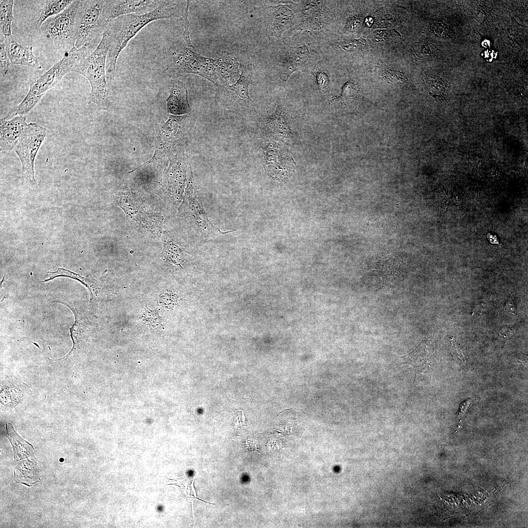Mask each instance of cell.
Wrapping results in <instances>:
<instances>
[{
    "instance_id": "6da1fadb",
    "label": "cell",
    "mask_w": 528,
    "mask_h": 528,
    "mask_svg": "<svg viewBox=\"0 0 528 528\" xmlns=\"http://www.w3.org/2000/svg\"><path fill=\"white\" fill-rule=\"evenodd\" d=\"M190 0H162L160 4L148 12L142 14H129L111 21L105 30L109 44L106 60V75L114 79L116 65L121 51L129 42L146 25L154 21L178 18L182 19Z\"/></svg>"
},
{
    "instance_id": "7a4b0ae2",
    "label": "cell",
    "mask_w": 528,
    "mask_h": 528,
    "mask_svg": "<svg viewBox=\"0 0 528 528\" xmlns=\"http://www.w3.org/2000/svg\"><path fill=\"white\" fill-rule=\"evenodd\" d=\"M167 70L170 73H192L217 85H228L239 79L240 65L228 54L214 59L202 56L180 42H174L167 51Z\"/></svg>"
},
{
    "instance_id": "3957f363",
    "label": "cell",
    "mask_w": 528,
    "mask_h": 528,
    "mask_svg": "<svg viewBox=\"0 0 528 528\" xmlns=\"http://www.w3.org/2000/svg\"><path fill=\"white\" fill-rule=\"evenodd\" d=\"M96 48L80 60L72 71L86 77L91 86L89 102L106 110L110 106L106 81V60L109 49L108 35L104 31Z\"/></svg>"
},
{
    "instance_id": "277c9868",
    "label": "cell",
    "mask_w": 528,
    "mask_h": 528,
    "mask_svg": "<svg viewBox=\"0 0 528 528\" xmlns=\"http://www.w3.org/2000/svg\"><path fill=\"white\" fill-rule=\"evenodd\" d=\"M191 179L186 189L180 213L187 224L194 242L203 244L211 239L234 231V230L221 231L209 220Z\"/></svg>"
},
{
    "instance_id": "5b68a950",
    "label": "cell",
    "mask_w": 528,
    "mask_h": 528,
    "mask_svg": "<svg viewBox=\"0 0 528 528\" xmlns=\"http://www.w3.org/2000/svg\"><path fill=\"white\" fill-rule=\"evenodd\" d=\"M106 0H80L75 47L87 44L95 45L110 23L105 8Z\"/></svg>"
},
{
    "instance_id": "8992f818",
    "label": "cell",
    "mask_w": 528,
    "mask_h": 528,
    "mask_svg": "<svg viewBox=\"0 0 528 528\" xmlns=\"http://www.w3.org/2000/svg\"><path fill=\"white\" fill-rule=\"evenodd\" d=\"M94 46L87 44L79 48L75 46L65 52L62 59L30 85L28 92L42 98L67 73L72 71L76 64L92 51Z\"/></svg>"
},
{
    "instance_id": "52a82bcc",
    "label": "cell",
    "mask_w": 528,
    "mask_h": 528,
    "mask_svg": "<svg viewBox=\"0 0 528 528\" xmlns=\"http://www.w3.org/2000/svg\"><path fill=\"white\" fill-rule=\"evenodd\" d=\"M6 429L17 467L16 471H14V481L30 486L40 481L34 448L16 433L10 423L6 424Z\"/></svg>"
},
{
    "instance_id": "ba28073f",
    "label": "cell",
    "mask_w": 528,
    "mask_h": 528,
    "mask_svg": "<svg viewBox=\"0 0 528 528\" xmlns=\"http://www.w3.org/2000/svg\"><path fill=\"white\" fill-rule=\"evenodd\" d=\"M80 0L74 1L64 10L47 19L40 28L47 38L61 44L75 46Z\"/></svg>"
},
{
    "instance_id": "9c48e42d",
    "label": "cell",
    "mask_w": 528,
    "mask_h": 528,
    "mask_svg": "<svg viewBox=\"0 0 528 528\" xmlns=\"http://www.w3.org/2000/svg\"><path fill=\"white\" fill-rule=\"evenodd\" d=\"M47 134L45 128L35 123H30L13 150L21 162L23 176L33 183H36L34 177L36 156Z\"/></svg>"
},
{
    "instance_id": "30bf717a",
    "label": "cell",
    "mask_w": 528,
    "mask_h": 528,
    "mask_svg": "<svg viewBox=\"0 0 528 528\" xmlns=\"http://www.w3.org/2000/svg\"><path fill=\"white\" fill-rule=\"evenodd\" d=\"M161 1L156 0H106V17L110 22L121 16L143 11L147 13L157 7Z\"/></svg>"
},
{
    "instance_id": "8fae6325",
    "label": "cell",
    "mask_w": 528,
    "mask_h": 528,
    "mask_svg": "<svg viewBox=\"0 0 528 528\" xmlns=\"http://www.w3.org/2000/svg\"><path fill=\"white\" fill-rule=\"evenodd\" d=\"M28 124L25 116H16L10 119H0V150H13L25 132Z\"/></svg>"
},
{
    "instance_id": "7c38bea8",
    "label": "cell",
    "mask_w": 528,
    "mask_h": 528,
    "mask_svg": "<svg viewBox=\"0 0 528 528\" xmlns=\"http://www.w3.org/2000/svg\"><path fill=\"white\" fill-rule=\"evenodd\" d=\"M5 48L11 65H23L37 69L42 66L33 54L32 46H23L18 43L12 35L5 37Z\"/></svg>"
},
{
    "instance_id": "4fadbf2b",
    "label": "cell",
    "mask_w": 528,
    "mask_h": 528,
    "mask_svg": "<svg viewBox=\"0 0 528 528\" xmlns=\"http://www.w3.org/2000/svg\"><path fill=\"white\" fill-rule=\"evenodd\" d=\"M166 102L167 110L171 114L182 115L190 111L187 89L182 81L177 80L172 81Z\"/></svg>"
},
{
    "instance_id": "5bb4252c",
    "label": "cell",
    "mask_w": 528,
    "mask_h": 528,
    "mask_svg": "<svg viewBox=\"0 0 528 528\" xmlns=\"http://www.w3.org/2000/svg\"><path fill=\"white\" fill-rule=\"evenodd\" d=\"M240 74L237 81L227 85L225 88L229 94L238 101L250 103L252 101L248 92V86L254 75V68L251 65H240Z\"/></svg>"
},
{
    "instance_id": "9a60e30c",
    "label": "cell",
    "mask_w": 528,
    "mask_h": 528,
    "mask_svg": "<svg viewBox=\"0 0 528 528\" xmlns=\"http://www.w3.org/2000/svg\"><path fill=\"white\" fill-rule=\"evenodd\" d=\"M279 150L266 147L264 150V164L265 170L274 179L285 180L292 175L293 169L286 167L280 158Z\"/></svg>"
},
{
    "instance_id": "2e32d148",
    "label": "cell",
    "mask_w": 528,
    "mask_h": 528,
    "mask_svg": "<svg viewBox=\"0 0 528 528\" xmlns=\"http://www.w3.org/2000/svg\"><path fill=\"white\" fill-rule=\"evenodd\" d=\"M309 51L306 45H303L291 52L286 59L281 75L283 85L286 87L291 74L304 65L308 59Z\"/></svg>"
},
{
    "instance_id": "e0dca14e",
    "label": "cell",
    "mask_w": 528,
    "mask_h": 528,
    "mask_svg": "<svg viewBox=\"0 0 528 528\" xmlns=\"http://www.w3.org/2000/svg\"><path fill=\"white\" fill-rule=\"evenodd\" d=\"M427 342L422 341L410 353L399 356L398 366L403 364H410L414 368L416 372H423L427 368L431 360V353L427 352Z\"/></svg>"
},
{
    "instance_id": "ac0fdd59",
    "label": "cell",
    "mask_w": 528,
    "mask_h": 528,
    "mask_svg": "<svg viewBox=\"0 0 528 528\" xmlns=\"http://www.w3.org/2000/svg\"><path fill=\"white\" fill-rule=\"evenodd\" d=\"M404 259L403 256L398 253L381 260L378 263L376 269L385 282L392 283L394 281L397 280L400 275Z\"/></svg>"
},
{
    "instance_id": "d6986e66",
    "label": "cell",
    "mask_w": 528,
    "mask_h": 528,
    "mask_svg": "<svg viewBox=\"0 0 528 528\" xmlns=\"http://www.w3.org/2000/svg\"><path fill=\"white\" fill-rule=\"evenodd\" d=\"M274 8L271 16L270 29L272 35L280 37L285 26L293 18V14L291 10L284 6Z\"/></svg>"
},
{
    "instance_id": "ffe728a7",
    "label": "cell",
    "mask_w": 528,
    "mask_h": 528,
    "mask_svg": "<svg viewBox=\"0 0 528 528\" xmlns=\"http://www.w3.org/2000/svg\"><path fill=\"white\" fill-rule=\"evenodd\" d=\"M72 0H49L44 1L43 6L37 21L36 28H40L49 18L58 14L71 4Z\"/></svg>"
},
{
    "instance_id": "44dd1931",
    "label": "cell",
    "mask_w": 528,
    "mask_h": 528,
    "mask_svg": "<svg viewBox=\"0 0 528 528\" xmlns=\"http://www.w3.org/2000/svg\"><path fill=\"white\" fill-rule=\"evenodd\" d=\"M13 0L0 1V29L4 37L11 36V24L13 19Z\"/></svg>"
},
{
    "instance_id": "7402d4cb",
    "label": "cell",
    "mask_w": 528,
    "mask_h": 528,
    "mask_svg": "<svg viewBox=\"0 0 528 528\" xmlns=\"http://www.w3.org/2000/svg\"><path fill=\"white\" fill-rule=\"evenodd\" d=\"M425 83L433 97L440 101L445 99L448 95L449 86L447 83L439 77L425 76Z\"/></svg>"
},
{
    "instance_id": "603a6c76",
    "label": "cell",
    "mask_w": 528,
    "mask_h": 528,
    "mask_svg": "<svg viewBox=\"0 0 528 528\" xmlns=\"http://www.w3.org/2000/svg\"><path fill=\"white\" fill-rule=\"evenodd\" d=\"M437 49L433 44L426 41H422L415 44L413 47L412 53L416 58L427 60L437 56Z\"/></svg>"
},
{
    "instance_id": "cb8c5ba5",
    "label": "cell",
    "mask_w": 528,
    "mask_h": 528,
    "mask_svg": "<svg viewBox=\"0 0 528 528\" xmlns=\"http://www.w3.org/2000/svg\"><path fill=\"white\" fill-rule=\"evenodd\" d=\"M48 273L51 274L52 276H50L49 279L45 280L42 282L48 281L58 277H66L79 281L83 285H85V286L88 288L90 291H91V288L90 287L91 285L89 284V283L91 284V281H92V279L91 280L86 277H82L78 274L74 273L73 272H72L69 270L62 268H58L56 271L49 272Z\"/></svg>"
},
{
    "instance_id": "d4e9b609",
    "label": "cell",
    "mask_w": 528,
    "mask_h": 528,
    "mask_svg": "<svg viewBox=\"0 0 528 528\" xmlns=\"http://www.w3.org/2000/svg\"><path fill=\"white\" fill-rule=\"evenodd\" d=\"M358 88L354 83L348 81L342 87L340 96L334 97L333 100L341 103H345L352 101L357 96Z\"/></svg>"
},
{
    "instance_id": "484cf974",
    "label": "cell",
    "mask_w": 528,
    "mask_h": 528,
    "mask_svg": "<svg viewBox=\"0 0 528 528\" xmlns=\"http://www.w3.org/2000/svg\"><path fill=\"white\" fill-rule=\"evenodd\" d=\"M61 303L62 304H66L68 307H69L70 308V309L74 313V314L75 315V322H74V324L70 328V336H71V339H72V342H73V347L72 348L71 350L65 356V357H67L69 355H70L72 353L73 351L75 349V347H76L77 345L79 343L80 340H81V335H82V331H81V328L80 327V322L79 321V319H78V316H77V314L75 309L73 307H70V306H68L66 303H62V302H61Z\"/></svg>"
},
{
    "instance_id": "4316f807",
    "label": "cell",
    "mask_w": 528,
    "mask_h": 528,
    "mask_svg": "<svg viewBox=\"0 0 528 528\" xmlns=\"http://www.w3.org/2000/svg\"><path fill=\"white\" fill-rule=\"evenodd\" d=\"M399 33L395 30H378L372 33L370 39L375 43H382L400 37Z\"/></svg>"
},
{
    "instance_id": "83f0119b",
    "label": "cell",
    "mask_w": 528,
    "mask_h": 528,
    "mask_svg": "<svg viewBox=\"0 0 528 528\" xmlns=\"http://www.w3.org/2000/svg\"><path fill=\"white\" fill-rule=\"evenodd\" d=\"M383 75L386 80L393 84L397 85L408 84V79L401 72L387 69L383 71Z\"/></svg>"
},
{
    "instance_id": "f1b7e54d",
    "label": "cell",
    "mask_w": 528,
    "mask_h": 528,
    "mask_svg": "<svg viewBox=\"0 0 528 528\" xmlns=\"http://www.w3.org/2000/svg\"><path fill=\"white\" fill-rule=\"evenodd\" d=\"M430 29L435 34L444 38H452L454 34L448 25L443 22H436L431 23Z\"/></svg>"
},
{
    "instance_id": "f546056e",
    "label": "cell",
    "mask_w": 528,
    "mask_h": 528,
    "mask_svg": "<svg viewBox=\"0 0 528 528\" xmlns=\"http://www.w3.org/2000/svg\"><path fill=\"white\" fill-rule=\"evenodd\" d=\"M142 318L145 323L153 327L159 325L161 321L157 311L151 310L147 307L144 309Z\"/></svg>"
},
{
    "instance_id": "4dcf8cb0",
    "label": "cell",
    "mask_w": 528,
    "mask_h": 528,
    "mask_svg": "<svg viewBox=\"0 0 528 528\" xmlns=\"http://www.w3.org/2000/svg\"><path fill=\"white\" fill-rule=\"evenodd\" d=\"M11 65L7 56L4 43L0 44V70L1 78L6 77L8 73L9 67Z\"/></svg>"
},
{
    "instance_id": "1f68e13d",
    "label": "cell",
    "mask_w": 528,
    "mask_h": 528,
    "mask_svg": "<svg viewBox=\"0 0 528 528\" xmlns=\"http://www.w3.org/2000/svg\"><path fill=\"white\" fill-rule=\"evenodd\" d=\"M375 27H391L396 23L395 17L392 15H383L375 19Z\"/></svg>"
},
{
    "instance_id": "d6a6232c",
    "label": "cell",
    "mask_w": 528,
    "mask_h": 528,
    "mask_svg": "<svg viewBox=\"0 0 528 528\" xmlns=\"http://www.w3.org/2000/svg\"><path fill=\"white\" fill-rule=\"evenodd\" d=\"M342 48L347 52H355L360 50L363 45L361 39L345 40L340 43Z\"/></svg>"
},
{
    "instance_id": "836d02e7",
    "label": "cell",
    "mask_w": 528,
    "mask_h": 528,
    "mask_svg": "<svg viewBox=\"0 0 528 528\" xmlns=\"http://www.w3.org/2000/svg\"><path fill=\"white\" fill-rule=\"evenodd\" d=\"M188 14H189V7L186 9V11L185 12V14H184L183 17H182V18L181 19L182 21L183 25H183L184 27V31L183 33L182 34V37L183 38V40H184V41L185 42V43L186 44V45L188 47H189V48H191V49H192L193 50H196L194 47V46L193 45V44H192V43L191 42V40L190 39V31H189V20H188Z\"/></svg>"
},
{
    "instance_id": "e575fe53",
    "label": "cell",
    "mask_w": 528,
    "mask_h": 528,
    "mask_svg": "<svg viewBox=\"0 0 528 528\" xmlns=\"http://www.w3.org/2000/svg\"><path fill=\"white\" fill-rule=\"evenodd\" d=\"M507 312H510L515 315H517V308L515 295L512 293L506 301L504 308Z\"/></svg>"
},
{
    "instance_id": "d590c367",
    "label": "cell",
    "mask_w": 528,
    "mask_h": 528,
    "mask_svg": "<svg viewBox=\"0 0 528 528\" xmlns=\"http://www.w3.org/2000/svg\"><path fill=\"white\" fill-rule=\"evenodd\" d=\"M317 83L319 88L324 90L328 86L329 77L327 75L323 72H318L316 74Z\"/></svg>"
},
{
    "instance_id": "8d00e7d4",
    "label": "cell",
    "mask_w": 528,
    "mask_h": 528,
    "mask_svg": "<svg viewBox=\"0 0 528 528\" xmlns=\"http://www.w3.org/2000/svg\"><path fill=\"white\" fill-rule=\"evenodd\" d=\"M472 401V398L468 399L463 401L460 405L459 410V417L460 421L462 419L469 408L470 403Z\"/></svg>"
},
{
    "instance_id": "74e56055",
    "label": "cell",
    "mask_w": 528,
    "mask_h": 528,
    "mask_svg": "<svg viewBox=\"0 0 528 528\" xmlns=\"http://www.w3.org/2000/svg\"><path fill=\"white\" fill-rule=\"evenodd\" d=\"M359 22L356 17H351L347 22L345 28L349 32H354Z\"/></svg>"
},
{
    "instance_id": "f35d334b",
    "label": "cell",
    "mask_w": 528,
    "mask_h": 528,
    "mask_svg": "<svg viewBox=\"0 0 528 528\" xmlns=\"http://www.w3.org/2000/svg\"><path fill=\"white\" fill-rule=\"evenodd\" d=\"M451 343H452L451 349H452V353L454 355H455L456 356H458L459 358H460L462 360V359H463V355H462V351H461L460 348L457 346L456 343L455 342H454V341L453 340H452Z\"/></svg>"
},
{
    "instance_id": "ab89813d",
    "label": "cell",
    "mask_w": 528,
    "mask_h": 528,
    "mask_svg": "<svg viewBox=\"0 0 528 528\" xmlns=\"http://www.w3.org/2000/svg\"><path fill=\"white\" fill-rule=\"evenodd\" d=\"M488 241L493 244H499V241L496 235L488 233L486 235Z\"/></svg>"
},
{
    "instance_id": "60d3db41",
    "label": "cell",
    "mask_w": 528,
    "mask_h": 528,
    "mask_svg": "<svg viewBox=\"0 0 528 528\" xmlns=\"http://www.w3.org/2000/svg\"><path fill=\"white\" fill-rule=\"evenodd\" d=\"M374 20L372 17H367L364 21L365 25L367 26L370 27L372 25H373V23L374 22Z\"/></svg>"
},
{
    "instance_id": "b9f144b4",
    "label": "cell",
    "mask_w": 528,
    "mask_h": 528,
    "mask_svg": "<svg viewBox=\"0 0 528 528\" xmlns=\"http://www.w3.org/2000/svg\"><path fill=\"white\" fill-rule=\"evenodd\" d=\"M194 481V479H193V482L192 483V487L193 491V492L194 493L195 497H197L196 493V491H195V488H194V485H193Z\"/></svg>"
}]
</instances>
